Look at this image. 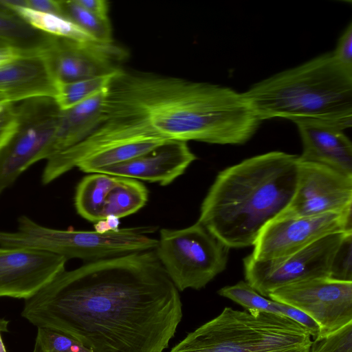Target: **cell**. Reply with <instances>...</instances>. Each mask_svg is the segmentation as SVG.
Segmentation results:
<instances>
[{"mask_svg": "<svg viewBox=\"0 0 352 352\" xmlns=\"http://www.w3.org/2000/svg\"><path fill=\"white\" fill-rule=\"evenodd\" d=\"M21 314L94 352H162L182 305L154 250L65 270L25 300Z\"/></svg>", "mask_w": 352, "mask_h": 352, "instance_id": "1", "label": "cell"}, {"mask_svg": "<svg viewBox=\"0 0 352 352\" xmlns=\"http://www.w3.org/2000/svg\"><path fill=\"white\" fill-rule=\"evenodd\" d=\"M142 126L167 140L243 144L261 120L243 93L218 85L120 69L109 85L102 120Z\"/></svg>", "mask_w": 352, "mask_h": 352, "instance_id": "2", "label": "cell"}, {"mask_svg": "<svg viewBox=\"0 0 352 352\" xmlns=\"http://www.w3.org/2000/svg\"><path fill=\"white\" fill-rule=\"evenodd\" d=\"M298 165V155L271 151L222 170L201 204L197 221L230 249L253 245L292 199Z\"/></svg>", "mask_w": 352, "mask_h": 352, "instance_id": "3", "label": "cell"}, {"mask_svg": "<svg viewBox=\"0 0 352 352\" xmlns=\"http://www.w3.org/2000/svg\"><path fill=\"white\" fill-rule=\"evenodd\" d=\"M243 94L261 121L283 118L342 131L352 126V70L332 52L268 77Z\"/></svg>", "mask_w": 352, "mask_h": 352, "instance_id": "4", "label": "cell"}, {"mask_svg": "<svg viewBox=\"0 0 352 352\" xmlns=\"http://www.w3.org/2000/svg\"><path fill=\"white\" fill-rule=\"evenodd\" d=\"M311 335L283 316L225 307L169 352H309Z\"/></svg>", "mask_w": 352, "mask_h": 352, "instance_id": "5", "label": "cell"}, {"mask_svg": "<svg viewBox=\"0 0 352 352\" xmlns=\"http://www.w3.org/2000/svg\"><path fill=\"white\" fill-rule=\"evenodd\" d=\"M15 231H0V246L28 248L89 262L133 252L154 250L157 239L148 236L155 226L119 228L107 232L58 230L29 217L18 220Z\"/></svg>", "mask_w": 352, "mask_h": 352, "instance_id": "6", "label": "cell"}, {"mask_svg": "<svg viewBox=\"0 0 352 352\" xmlns=\"http://www.w3.org/2000/svg\"><path fill=\"white\" fill-rule=\"evenodd\" d=\"M170 141L130 122L108 119L78 144L48 160L42 175L50 183L74 167L87 173L128 161Z\"/></svg>", "mask_w": 352, "mask_h": 352, "instance_id": "7", "label": "cell"}, {"mask_svg": "<svg viewBox=\"0 0 352 352\" xmlns=\"http://www.w3.org/2000/svg\"><path fill=\"white\" fill-rule=\"evenodd\" d=\"M230 248L199 222L160 230L156 256L178 291L200 289L225 270Z\"/></svg>", "mask_w": 352, "mask_h": 352, "instance_id": "8", "label": "cell"}, {"mask_svg": "<svg viewBox=\"0 0 352 352\" xmlns=\"http://www.w3.org/2000/svg\"><path fill=\"white\" fill-rule=\"evenodd\" d=\"M16 104V128L0 148V195L25 170L45 159L59 121L60 109L53 98L36 97Z\"/></svg>", "mask_w": 352, "mask_h": 352, "instance_id": "9", "label": "cell"}, {"mask_svg": "<svg viewBox=\"0 0 352 352\" xmlns=\"http://www.w3.org/2000/svg\"><path fill=\"white\" fill-rule=\"evenodd\" d=\"M347 232L327 236L280 258L256 261L249 254L243 260L245 281L258 294L268 298L272 292L285 285L329 277L333 256Z\"/></svg>", "mask_w": 352, "mask_h": 352, "instance_id": "10", "label": "cell"}, {"mask_svg": "<svg viewBox=\"0 0 352 352\" xmlns=\"http://www.w3.org/2000/svg\"><path fill=\"white\" fill-rule=\"evenodd\" d=\"M268 298L292 306L311 317L319 326L318 336L352 322V282L329 277L313 278L278 288Z\"/></svg>", "mask_w": 352, "mask_h": 352, "instance_id": "11", "label": "cell"}, {"mask_svg": "<svg viewBox=\"0 0 352 352\" xmlns=\"http://www.w3.org/2000/svg\"><path fill=\"white\" fill-rule=\"evenodd\" d=\"M352 212V177L329 166L298 159L296 190L276 219Z\"/></svg>", "mask_w": 352, "mask_h": 352, "instance_id": "12", "label": "cell"}, {"mask_svg": "<svg viewBox=\"0 0 352 352\" xmlns=\"http://www.w3.org/2000/svg\"><path fill=\"white\" fill-rule=\"evenodd\" d=\"M352 231V212L274 219L259 233L251 256L256 261L287 256L333 234Z\"/></svg>", "mask_w": 352, "mask_h": 352, "instance_id": "13", "label": "cell"}, {"mask_svg": "<svg viewBox=\"0 0 352 352\" xmlns=\"http://www.w3.org/2000/svg\"><path fill=\"white\" fill-rule=\"evenodd\" d=\"M57 83L70 82L116 72L127 56L111 43L78 41L53 36L45 52Z\"/></svg>", "mask_w": 352, "mask_h": 352, "instance_id": "14", "label": "cell"}, {"mask_svg": "<svg viewBox=\"0 0 352 352\" xmlns=\"http://www.w3.org/2000/svg\"><path fill=\"white\" fill-rule=\"evenodd\" d=\"M67 261L40 250L0 246V297L31 298L65 270Z\"/></svg>", "mask_w": 352, "mask_h": 352, "instance_id": "15", "label": "cell"}, {"mask_svg": "<svg viewBox=\"0 0 352 352\" xmlns=\"http://www.w3.org/2000/svg\"><path fill=\"white\" fill-rule=\"evenodd\" d=\"M197 159L187 142L170 140L153 150L98 173L168 185Z\"/></svg>", "mask_w": 352, "mask_h": 352, "instance_id": "16", "label": "cell"}, {"mask_svg": "<svg viewBox=\"0 0 352 352\" xmlns=\"http://www.w3.org/2000/svg\"><path fill=\"white\" fill-rule=\"evenodd\" d=\"M45 52L21 57L0 68V90L11 102L36 97L55 98L57 82Z\"/></svg>", "mask_w": 352, "mask_h": 352, "instance_id": "17", "label": "cell"}, {"mask_svg": "<svg viewBox=\"0 0 352 352\" xmlns=\"http://www.w3.org/2000/svg\"><path fill=\"white\" fill-rule=\"evenodd\" d=\"M296 124L302 145L300 161L322 164L352 177V144L344 131L315 122Z\"/></svg>", "mask_w": 352, "mask_h": 352, "instance_id": "18", "label": "cell"}, {"mask_svg": "<svg viewBox=\"0 0 352 352\" xmlns=\"http://www.w3.org/2000/svg\"><path fill=\"white\" fill-rule=\"evenodd\" d=\"M107 89L70 109L60 110L58 127L45 160L78 144L101 123Z\"/></svg>", "mask_w": 352, "mask_h": 352, "instance_id": "19", "label": "cell"}, {"mask_svg": "<svg viewBox=\"0 0 352 352\" xmlns=\"http://www.w3.org/2000/svg\"><path fill=\"white\" fill-rule=\"evenodd\" d=\"M0 5L45 34L78 41H97L75 23L61 16L26 7L25 0H0Z\"/></svg>", "mask_w": 352, "mask_h": 352, "instance_id": "20", "label": "cell"}, {"mask_svg": "<svg viewBox=\"0 0 352 352\" xmlns=\"http://www.w3.org/2000/svg\"><path fill=\"white\" fill-rule=\"evenodd\" d=\"M116 180V176L98 173L83 177L78 184L75 194L77 212L92 222L102 220L107 195Z\"/></svg>", "mask_w": 352, "mask_h": 352, "instance_id": "21", "label": "cell"}, {"mask_svg": "<svg viewBox=\"0 0 352 352\" xmlns=\"http://www.w3.org/2000/svg\"><path fill=\"white\" fill-rule=\"evenodd\" d=\"M148 197V190L140 182L117 177L114 186L107 195L102 219L108 217L119 219L133 214L145 206Z\"/></svg>", "mask_w": 352, "mask_h": 352, "instance_id": "22", "label": "cell"}, {"mask_svg": "<svg viewBox=\"0 0 352 352\" xmlns=\"http://www.w3.org/2000/svg\"><path fill=\"white\" fill-rule=\"evenodd\" d=\"M54 36L37 30L0 5V39L29 52H43Z\"/></svg>", "mask_w": 352, "mask_h": 352, "instance_id": "23", "label": "cell"}, {"mask_svg": "<svg viewBox=\"0 0 352 352\" xmlns=\"http://www.w3.org/2000/svg\"><path fill=\"white\" fill-rule=\"evenodd\" d=\"M120 70L74 82L57 83V93L54 100L60 110L70 109L107 89Z\"/></svg>", "mask_w": 352, "mask_h": 352, "instance_id": "24", "label": "cell"}, {"mask_svg": "<svg viewBox=\"0 0 352 352\" xmlns=\"http://www.w3.org/2000/svg\"><path fill=\"white\" fill-rule=\"evenodd\" d=\"M60 5L63 17L75 23L94 39L100 43L113 42L109 19H103L91 14L76 0H60Z\"/></svg>", "mask_w": 352, "mask_h": 352, "instance_id": "25", "label": "cell"}, {"mask_svg": "<svg viewBox=\"0 0 352 352\" xmlns=\"http://www.w3.org/2000/svg\"><path fill=\"white\" fill-rule=\"evenodd\" d=\"M218 294L240 305L245 310H256L283 316V303L261 295L246 281L241 280L233 285L223 287L218 291Z\"/></svg>", "mask_w": 352, "mask_h": 352, "instance_id": "26", "label": "cell"}, {"mask_svg": "<svg viewBox=\"0 0 352 352\" xmlns=\"http://www.w3.org/2000/svg\"><path fill=\"white\" fill-rule=\"evenodd\" d=\"M33 352H94L61 331L38 327Z\"/></svg>", "mask_w": 352, "mask_h": 352, "instance_id": "27", "label": "cell"}, {"mask_svg": "<svg viewBox=\"0 0 352 352\" xmlns=\"http://www.w3.org/2000/svg\"><path fill=\"white\" fill-rule=\"evenodd\" d=\"M309 352H352V322L311 341Z\"/></svg>", "mask_w": 352, "mask_h": 352, "instance_id": "28", "label": "cell"}, {"mask_svg": "<svg viewBox=\"0 0 352 352\" xmlns=\"http://www.w3.org/2000/svg\"><path fill=\"white\" fill-rule=\"evenodd\" d=\"M329 278L352 282V232H347L332 261Z\"/></svg>", "mask_w": 352, "mask_h": 352, "instance_id": "29", "label": "cell"}, {"mask_svg": "<svg viewBox=\"0 0 352 352\" xmlns=\"http://www.w3.org/2000/svg\"><path fill=\"white\" fill-rule=\"evenodd\" d=\"M17 123L16 104L12 102L0 104V148L14 132Z\"/></svg>", "mask_w": 352, "mask_h": 352, "instance_id": "30", "label": "cell"}, {"mask_svg": "<svg viewBox=\"0 0 352 352\" xmlns=\"http://www.w3.org/2000/svg\"><path fill=\"white\" fill-rule=\"evenodd\" d=\"M336 60L343 67L352 70V23L350 22L340 36L334 51Z\"/></svg>", "mask_w": 352, "mask_h": 352, "instance_id": "31", "label": "cell"}, {"mask_svg": "<svg viewBox=\"0 0 352 352\" xmlns=\"http://www.w3.org/2000/svg\"><path fill=\"white\" fill-rule=\"evenodd\" d=\"M25 6L38 12L62 16L60 0H25Z\"/></svg>", "mask_w": 352, "mask_h": 352, "instance_id": "32", "label": "cell"}, {"mask_svg": "<svg viewBox=\"0 0 352 352\" xmlns=\"http://www.w3.org/2000/svg\"><path fill=\"white\" fill-rule=\"evenodd\" d=\"M83 8L103 19H109V4L106 0H76Z\"/></svg>", "mask_w": 352, "mask_h": 352, "instance_id": "33", "label": "cell"}, {"mask_svg": "<svg viewBox=\"0 0 352 352\" xmlns=\"http://www.w3.org/2000/svg\"><path fill=\"white\" fill-rule=\"evenodd\" d=\"M39 52H29L12 46L0 47V68L21 57Z\"/></svg>", "mask_w": 352, "mask_h": 352, "instance_id": "34", "label": "cell"}, {"mask_svg": "<svg viewBox=\"0 0 352 352\" xmlns=\"http://www.w3.org/2000/svg\"><path fill=\"white\" fill-rule=\"evenodd\" d=\"M95 224V230L98 232H107L119 229V219L114 217H108L100 220Z\"/></svg>", "mask_w": 352, "mask_h": 352, "instance_id": "35", "label": "cell"}, {"mask_svg": "<svg viewBox=\"0 0 352 352\" xmlns=\"http://www.w3.org/2000/svg\"><path fill=\"white\" fill-rule=\"evenodd\" d=\"M8 324V320L0 318V352H7L6 346L3 342L1 333L7 331Z\"/></svg>", "mask_w": 352, "mask_h": 352, "instance_id": "36", "label": "cell"}, {"mask_svg": "<svg viewBox=\"0 0 352 352\" xmlns=\"http://www.w3.org/2000/svg\"><path fill=\"white\" fill-rule=\"evenodd\" d=\"M3 46H10L8 43L4 41L3 40L0 39V47Z\"/></svg>", "mask_w": 352, "mask_h": 352, "instance_id": "37", "label": "cell"}, {"mask_svg": "<svg viewBox=\"0 0 352 352\" xmlns=\"http://www.w3.org/2000/svg\"><path fill=\"white\" fill-rule=\"evenodd\" d=\"M1 91H1V90H0V92H1Z\"/></svg>", "mask_w": 352, "mask_h": 352, "instance_id": "38", "label": "cell"}]
</instances>
